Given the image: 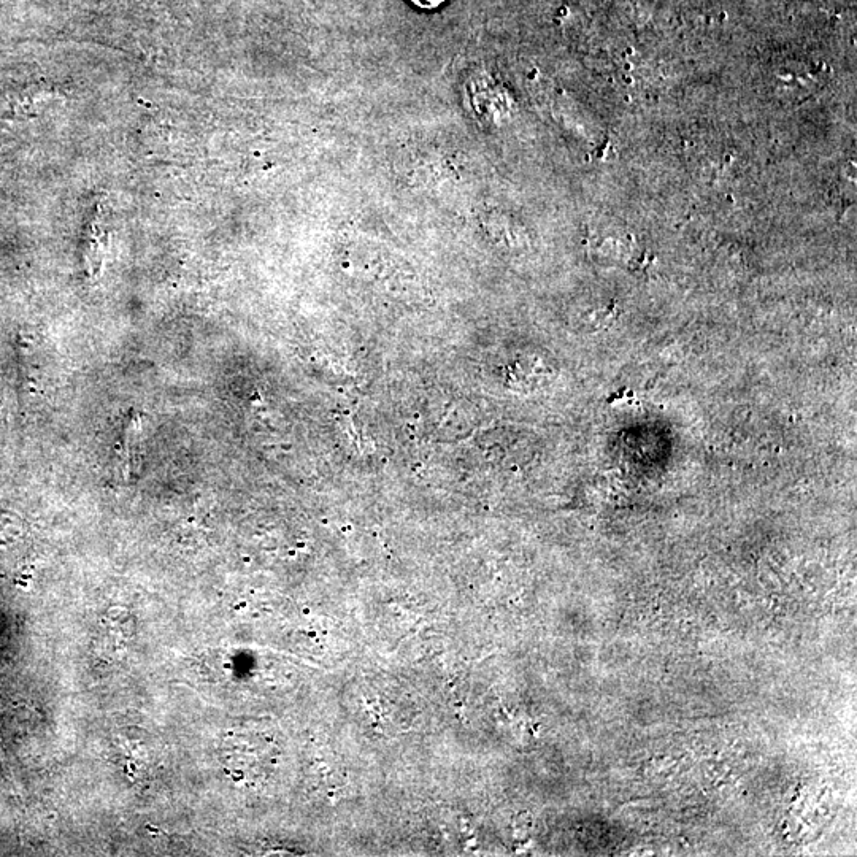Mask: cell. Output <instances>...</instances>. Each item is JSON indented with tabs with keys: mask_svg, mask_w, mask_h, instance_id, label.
<instances>
[{
	"mask_svg": "<svg viewBox=\"0 0 857 857\" xmlns=\"http://www.w3.org/2000/svg\"><path fill=\"white\" fill-rule=\"evenodd\" d=\"M413 4L423 8H435L442 4L443 0H412Z\"/></svg>",
	"mask_w": 857,
	"mask_h": 857,
	"instance_id": "obj_1",
	"label": "cell"
}]
</instances>
